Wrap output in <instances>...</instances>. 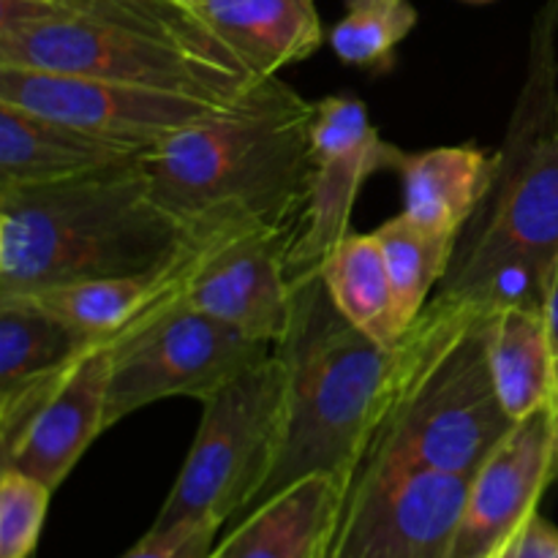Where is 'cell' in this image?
Returning a JSON list of instances; mask_svg holds the SVG:
<instances>
[{"label": "cell", "instance_id": "1", "mask_svg": "<svg viewBox=\"0 0 558 558\" xmlns=\"http://www.w3.org/2000/svg\"><path fill=\"white\" fill-rule=\"evenodd\" d=\"M314 118L316 101L281 76L256 82L142 153L153 196L196 243L254 227L300 229Z\"/></svg>", "mask_w": 558, "mask_h": 558}, {"label": "cell", "instance_id": "2", "mask_svg": "<svg viewBox=\"0 0 558 558\" xmlns=\"http://www.w3.org/2000/svg\"><path fill=\"white\" fill-rule=\"evenodd\" d=\"M0 65L125 82L216 107L262 82L185 0H0Z\"/></svg>", "mask_w": 558, "mask_h": 558}, {"label": "cell", "instance_id": "3", "mask_svg": "<svg viewBox=\"0 0 558 558\" xmlns=\"http://www.w3.org/2000/svg\"><path fill=\"white\" fill-rule=\"evenodd\" d=\"M196 245L156 202L142 156L60 183L0 189V300L161 270Z\"/></svg>", "mask_w": 558, "mask_h": 558}, {"label": "cell", "instance_id": "4", "mask_svg": "<svg viewBox=\"0 0 558 558\" xmlns=\"http://www.w3.org/2000/svg\"><path fill=\"white\" fill-rule=\"evenodd\" d=\"M526 85L496 150L488 194L458 240L439 298L494 316L510 305L543 311L558 265V98L554 14H543Z\"/></svg>", "mask_w": 558, "mask_h": 558}, {"label": "cell", "instance_id": "5", "mask_svg": "<svg viewBox=\"0 0 558 558\" xmlns=\"http://www.w3.org/2000/svg\"><path fill=\"white\" fill-rule=\"evenodd\" d=\"M490 316L430 298L392 347L390 379L360 463L472 477L512 430L488 363ZM357 463V466H360Z\"/></svg>", "mask_w": 558, "mask_h": 558}, {"label": "cell", "instance_id": "6", "mask_svg": "<svg viewBox=\"0 0 558 558\" xmlns=\"http://www.w3.org/2000/svg\"><path fill=\"white\" fill-rule=\"evenodd\" d=\"M276 352L287 368L283 430L256 505L316 474L352 477L396 357L336 308L319 270L294 278L292 316Z\"/></svg>", "mask_w": 558, "mask_h": 558}, {"label": "cell", "instance_id": "7", "mask_svg": "<svg viewBox=\"0 0 558 558\" xmlns=\"http://www.w3.org/2000/svg\"><path fill=\"white\" fill-rule=\"evenodd\" d=\"M287 368L281 354L251 365L202 401V420L189 458L150 529L243 518L265 490L283 430Z\"/></svg>", "mask_w": 558, "mask_h": 558}, {"label": "cell", "instance_id": "8", "mask_svg": "<svg viewBox=\"0 0 558 558\" xmlns=\"http://www.w3.org/2000/svg\"><path fill=\"white\" fill-rule=\"evenodd\" d=\"M276 343L256 341L202 314L180 294L109 343L107 430L167 398L205 401L270 357Z\"/></svg>", "mask_w": 558, "mask_h": 558}, {"label": "cell", "instance_id": "9", "mask_svg": "<svg viewBox=\"0 0 558 558\" xmlns=\"http://www.w3.org/2000/svg\"><path fill=\"white\" fill-rule=\"evenodd\" d=\"M469 477L360 463L327 558H452Z\"/></svg>", "mask_w": 558, "mask_h": 558}, {"label": "cell", "instance_id": "10", "mask_svg": "<svg viewBox=\"0 0 558 558\" xmlns=\"http://www.w3.org/2000/svg\"><path fill=\"white\" fill-rule=\"evenodd\" d=\"M109 343L85 349L69 368L0 398V469L47 488L65 483L107 430Z\"/></svg>", "mask_w": 558, "mask_h": 558}, {"label": "cell", "instance_id": "11", "mask_svg": "<svg viewBox=\"0 0 558 558\" xmlns=\"http://www.w3.org/2000/svg\"><path fill=\"white\" fill-rule=\"evenodd\" d=\"M398 153L401 147L381 140L371 123L363 98L338 93L316 101L314 169L289 254L292 281L319 270L325 256L352 232L360 189L374 172L396 167Z\"/></svg>", "mask_w": 558, "mask_h": 558}, {"label": "cell", "instance_id": "12", "mask_svg": "<svg viewBox=\"0 0 558 558\" xmlns=\"http://www.w3.org/2000/svg\"><path fill=\"white\" fill-rule=\"evenodd\" d=\"M0 101L125 142L136 150H150L183 125L218 109L216 104L178 93L11 65H0Z\"/></svg>", "mask_w": 558, "mask_h": 558}, {"label": "cell", "instance_id": "13", "mask_svg": "<svg viewBox=\"0 0 558 558\" xmlns=\"http://www.w3.org/2000/svg\"><path fill=\"white\" fill-rule=\"evenodd\" d=\"M298 229L254 227L202 243L183 300L256 341L278 343L292 316V254Z\"/></svg>", "mask_w": 558, "mask_h": 558}, {"label": "cell", "instance_id": "14", "mask_svg": "<svg viewBox=\"0 0 558 558\" xmlns=\"http://www.w3.org/2000/svg\"><path fill=\"white\" fill-rule=\"evenodd\" d=\"M558 477V447L548 409L512 425L469 477L452 558H494L521 532Z\"/></svg>", "mask_w": 558, "mask_h": 558}, {"label": "cell", "instance_id": "15", "mask_svg": "<svg viewBox=\"0 0 558 558\" xmlns=\"http://www.w3.org/2000/svg\"><path fill=\"white\" fill-rule=\"evenodd\" d=\"M199 251L202 243L183 259L172 262L161 270L63 283V287H49L16 300H27L52 314L90 347L112 343L142 319H147L153 311L172 303L185 292L196 270V262H199Z\"/></svg>", "mask_w": 558, "mask_h": 558}, {"label": "cell", "instance_id": "16", "mask_svg": "<svg viewBox=\"0 0 558 558\" xmlns=\"http://www.w3.org/2000/svg\"><path fill=\"white\" fill-rule=\"evenodd\" d=\"M349 480L316 474L256 505L207 558H327Z\"/></svg>", "mask_w": 558, "mask_h": 558}, {"label": "cell", "instance_id": "17", "mask_svg": "<svg viewBox=\"0 0 558 558\" xmlns=\"http://www.w3.org/2000/svg\"><path fill=\"white\" fill-rule=\"evenodd\" d=\"M202 25L259 80L308 60L325 41L314 0H185Z\"/></svg>", "mask_w": 558, "mask_h": 558}, {"label": "cell", "instance_id": "18", "mask_svg": "<svg viewBox=\"0 0 558 558\" xmlns=\"http://www.w3.org/2000/svg\"><path fill=\"white\" fill-rule=\"evenodd\" d=\"M145 150L0 101V189L60 183Z\"/></svg>", "mask_w": 558, "mask_h": 558}, {"label": "cell", "instance_id": "19", "mask_svg": "<svg viewBox=\"0 0 558 558\" xmlns=\"http://www.w3.org/2000/svg\"><path fill=\"white\" fill-rule=\"evenodd\" d=\"M403 185V216L436 234L461 238L496 174V153L474 145L430 147L396 158Z\"/></svg>", "mask_w": 558, "mask_h": 558}, {"label": "cell", "instance_id": "20", "mask_svg": "<svg viewBox=\"0 0 558 558\" xmlns=\"http://www.w3.org/2000/svg\"><path fill=\"white\" fill-rule=\"evenodd\" d=\"M488 363L496 396L512 423L548 409L554 368L543 311L510 305L490 316Z\"/></svg>", "mask_w": 558, "mask_h": 558}, {"label": "cell", "instance_id": "21", "mask_svg": "<svg viewBox=\"0 0 558 558\" xmlns=\"http://www.w3.org/2000/svg\"><path fill=\"white\" fill-rule=\"evenodd\" d=\"M319 276L330 292L336 308L368 332L381 347H396V319H392V287L387 276L385 254L376 234L349 232L319 267Z\"/></svg>", "mask_w": 558, "mask_h": 558}, {"label": "cell", "instance_id": "22", "mask_svg": "<svg viewBox=\"0 0 558 558\" xmlns=\"http://www.w3.org/2000/svg\"><path fill=\"white\" fill-rule=\"evenodd\" d=\"M90 343L27 300H0V398L69 368Z\"/></svg>", "mask_w": 558, "mask_h": 558}, {"label": "cell", "instance_id": "23", "mask_svg": "<svg viewBox=\"0 0 558 558\" xmlns=\"http://www.w3.org/2000/svg\"><path fill=\"white\" fill-rule=\"evenodd\" d=\"M374 234L390 276L392 319H396L398 338H403L430 303V292L439 289L450 272L461 238L428 232L409 221L403 213L381 223Z\"/></svg>", "mask_w": 558, "mask_h": 558}, {"label": "cell", "instance_id": "24", "mask_svg": "<svg viewBox=\"0 0 558 558\" xmlns=\"http://www.w3.org/2000/svg\"><path fill=\"white\" fill-rule=\"evenodd\" d=\"M414 25L417 9L409 0H347V14L330 31V47L343 65L385 74Z\"/></svg>", "mask_w": 558, "mask_h": 558}, {"label": "cell", "instance_id": "25", "mask_svg": "<svg viewBox=\"0 0 558 558\" xmlns=\"http://www.w3.org/2000/svg\"><path fill=\"white\" fill-rule=\"evenodd\" d=\"M54 490L16 469H0V558H33Z\"/></svg>", "mask_w": 558, "mask_h": 558}, {"label": "cell", "instance_id": "26", "mask_svg": "<svg viewBox=\"0 0 558 558\" xmlns=\"http://www.w3.org/2000/svg\"><path fill=\"white\" fill-rule=\"evenodd\" d=\"M218 523H178L169 529H150L134 548L120 558H207L218 543Z\"/></svg>", "mask_w": 558, "mask_h": 558}, {"label": "cell", "instance_id": "27", "mask_svg": "<svg viewBox=\"0 0 558 558\" xmlns=\"http://www.w3.org/2000/svg\"><path fill=\"white\" fill-rule=\"evenodd\" d=\"M494 558H558V529L539 512Z\"/></svg>", "mask_w": 558, "mask_h": 558}, {"label": "cell", "instance_id": "28", "mask_svg": "<svg viewBox=\"0 0 558 558\" xmlns=\"http://www.w3.org/2000/svg\"><path fill=\"white\" fill-rule=\"evenodd\" d=\"M543 319H545V332H548L550 368H554V390H550L548 412H550V420H554L556 447H558V265L554 276H550L548 292H545V300H543Z\"/></svg>", "mask_w": 558, "mask_h": 558}, {"label": "cell", "instance_id": "29", "mask_svg": "<svg viewBox=\"0 0 558 558\" xmlns=\"http://www.w3.org/2000/svg\"><path fill=\"white\" fill-rule=\"evenodd\" d=\"M31 3H60V0H31Z\"/></svg>", "mask_w": 558, "mask_h": 558}, {"label": "cell", "instance_id": "30", "mask_svg": "<svg viewBox=\"0 0 558 558\" xmlns=\"http://www.w3.org/2000/svg\"><path fill=\"white\" fill-rule=\"evenodd\" d=\"M472 3H485V0H472Z\"/></svg>", "mask_w": 558, "mask_h": 558}]
</instances>
